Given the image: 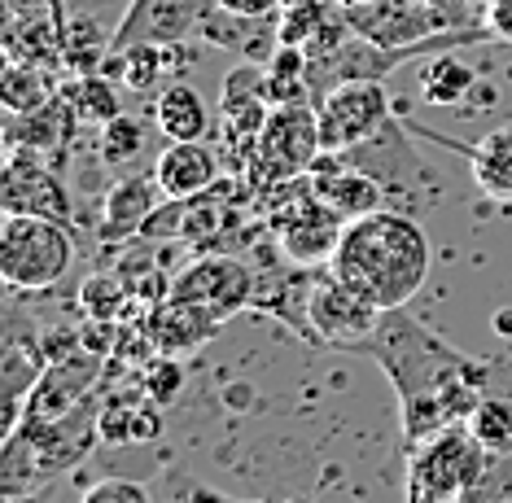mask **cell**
<instances>
[{"mask_svg":"<svg viewBox=\"0 0 512 503\" xmlns=\"http://www.w3.org/2000/svg\"><path fill=\"white\" fill-rule=\"evenodd\" d=\"M9 18H66V0H5Z\"/></svg>","mask_w":512,"mask_h":503,"instance_id":"1f68e13d","label":"cell"},{"mask_svg":"<svg viewBox=\"0 0 512 503\" xmlns=\"http://www.w3.org/2000/svg\"><path fill=\"white\" fill-rule=\"evenodd\" d=\"M158 180L154 175H123L119 184L106 193V206H101V241L106 245H127L141 241L145 224L158 210Z\"/></svg>","mask_w":512,"mask_h":503,"instance_id":"ac0fdd59","label":"cell"},{"mask_svg":"<svg viewBox=\"0 0 512 503\" xmlns=\"http://www.w3.org/2000/svg\"><path fill=\"white\" fill-rule=\"evenodd\" d=\"M473 84H477L473 66H464L456 53L429 57L425 70H421V97H425V105H456V101L469 97Z\"/></svg>","mask_w":512,"mask_h":503,"instance_id":"603a6c76","label":"cell"},{"mask_svg":"<svg viewBox=\"0 0 512 503\" xmlns=\"http://www.w3.org/2000/svg\"><path fill=\"white\" fill-rule=\"evenodd\" d=\"M307 175H311V189H316V197L329 210H337L346 224L359 219V215H372V210L390 206L377 175L364 171V167H355L346 154H329V149H320V158L311 162Z\"/></svg>","mask_w":512,"mask_h":503,"instance_id":"9a60e30c","label":"cell"},{"mask_svg":"<svg viewBox=\"0 0 512 503\" xmlns=\"http://www.w3.org/2000/svg\"><path fill=\"white\" fill-rule=\"evenodd\" d=\"M123 298H127V289H123L119 276H97V280H88V289H84V307L97 315V320H106V315H119V302Z\"/></svg>","mask_w":512,"mask_h":503,"instance_id":"f546056e","label":"cell"},{"mask_svg":"<svg viewBox=\"0 0 512 503\" xmlns=\"http://www.w3.org/2000/svg\"><path fill=\"white\" fill-rule=\"evenodd\" d=\"M215 5L228 9V14H237V18H276L285 0H215Z\"/></svg>","mask_w":512,"mask_h":503,"instance_id":"836d02e7","label":"cell"},{"mask_svg":"<svg viewBox=\"0 0 512 503\" xmlns=\"http://www.w3.org/2000/svg\"><path fill=\"white\" fill-rule=\"evenodd\" d=\"M145 154V127L132 119V114H114V119L101 127V158L114 171H127L136 158Z\"/></svg>","mask_w":512,"mask_h":503,"instance_id":"4316f807","label":"cell"},{"mask_svg":"<svg viewBox=\"0 0 512 503\" xmlns=\"http://www.w3.org/2000/svg\"><path fill=\"white\" fill-rule=\"evenodd\" d=\"M75 123L79 119H75L71 101L57 92L49 105H40V110H31V114H14V119H9L5 145L9 149H27V154H40V158L57 162L66 154V145H71Z\"/></svg>","mask_w":512,"mask_h":503,"instance_id":"d6986e66","label":"cell"},{"mask_svg":"<svg viewBox=\"0 0 512 503\" xmlns=\"http://www.w3.org/2000/svg\"><path fill=\"white\" fill-rule=\"evenodd\" d=\"M97 355L92 350H66L44 364L36 390L27 399V412L22 416H36V420H57L66 412H75L79 403L92 399V385H97Z\"/></svg>","mask_w":512,"mask_h":503,"instance_id":"2e32d148","label":"cell"},{"mask_svg":"<svg viewBox=\"0 0 512 503\" xmlns=\"http://www.w3.org/2000/svg\"><path fill=\"white\" fill-rule=\"evenodd\" d=\"M154 123L167 140H206V132H211V105L189 84H162L154 101Z\"/></svg>","mask_w":512,"mask_h":503,"instance_id":"7402d4cb","label":"cell"},{"mask_svg":"<svg viewBox=\"0 0 512 503\" xmlns=\"http://www.w3.org/2000/svg\"><path fill=\"white\" fill-rule=\"evenodd\" d=\"M0 206H5V215H40V219H57V224L75 228L71 189L62 184V175H57L49 158L27 154V149H9Z\"/></svg>","mask_w":512,"mask_h":503,"instance_id":"30bf717a","label":"cell"},{"mask_svg":"<svg viewBox=\"0 0 512 503\" xmlns=\"http://www.w3.org/2000/svg\"><path fill=\"white\" fill-rule=\"evenodd\" d=\"M469 429L491 455H512V399H495V394H486V399L473 407Z\"/></svg>","mask_w":512,"mask_h":503,"instance_id":"484cf974","label":"cell"},{"mask_svg":"<svg viewBox=\"0 0 512 503\" xmlns=\"http://www.w3.org/2000/svg\"><path fill=\"white\" fill-rule=\"evenodd\" d=\"M158 434V412L154 407H136V403H110L101 412V438L106 442H136V438H154Z\"/></svg>","mask_w":512,"mask_h":503,"instance_id":"83f0119b","label":"cell"},{"mask_svg":"<svg viewBox=\"0 0 512 503\" xmlns=\"http://www.w3.org/2000/svg\"><path fill=\"white\" fill-rule=\"evenodd\" d=\"M171 503H237V499L219 495V490L202 486V482H193V477H184L180 486H171Z\"/></svg>","mask_w":512,"mask_h":503,"instance_id":"d6a6232c","label":"cell"},{"mask_svg":"<svg viewBox=\"0 0 512 503\" xmlns=\"http://www.w3.org/2000/svg\"><path fill=\"white\" fill-rule=\"evenodd\" d=\"M75 263V237L66 224L40 215H5L0 228V276L18 294L53 289Z\"/></svg>","mask_w":512,"mask_h":503,"instance_id":"5b68a950","label":"cell"},{"mask_svg":"<svg viewBox=\"0 0 512 503\" xmlns=\"http://www.w3.org/2000/svg\"><path fill=\"white\" fill-rule=\"evenodd\" d=\"M0 97H5L9 114H31L40 105H49L57 97L53 79L44 66H27V62H9L5 84H0Z\"/></svg>","mask_w":512,"mask_h":503,"instance_id":"d4e9b609","label":"cell"},{"mask_svg":"<svg viewBox=\"0 0 512 503\" xmlns=\"http://www.w3.org/2000/svg\"><path fill=\"white\" fill-rule=\"evenodd\" d=\"M429 237L421 219H412L407 210L381 206L372 215H359L342 228L337 254L329 272L337 280L377 302L381 311L407 307L429 280Z\"/></svg>","mask_w":512,"mask_h":503,"instance_id":"7a4b0ae2","label":"cell"},{"mask_svg":"<svg viewBox=\"0 0 512 503\" xmlns=\"http://www.w3.org/2000/svg\"><path fill=\"white\" fill-rule=\"evenodd\" d=\"M154 180L162 197H197L224 180V162L206 140H167L154 162Z\"/></svg>","mask_w":512,"mask_h":503,"instance_id":"e0dca14e","label":"cell"},{"mask_svg":"<svg viewBox=\"0 0 512 503\" xmlns=\"http://www.w3.org/2000/svg\"><path fill=\"white\" fill-rule=\"evenodd\" d=\"M320 119H316V105L302 101V105H276L267 114V127L254 145V154L246 167L254 171V180L263 184H281L294 180V175H307L311 162L320 158Z\"/></svg>","mask_w":512,"mask_h":503,"instance_id":"8992f818","label":"cell"},{"mask_svg":"<svg viewBox=\"0 0 512 503\" xmlns=\"http://www.w3.org/2000/svg\"><path fill=\"white\" fill-rule=\"evenodd\" d=\"M180 390V368H176V355H158L154 364L145 368V394L154 403H167L171 394Z\"/></svg>","mask_w":512,"mask_h":503,"instance_id":"4dcf8cb0","label":"cell"},{"mask_svg":"<svg viewBox=\"0 0 512 503\" xmlns=\"http://www.w3.org/2000/svg\"><path fill=\"white\" fill-rule=\"evenodd\" d=\"M342 9H359V5H372V0H337Z\"/></svg>","mask_w":512,"mask_h":503,"instance_id":"74e56055","label":"cell"},{"mask_svg":"<svg viewBox=\"0 0 512 503\" xmlns=\"http://www.w3.org/2000/svg\"><path fill=\"white\" fill-rule=\"evenodd\" d=\"M316 119H320V145L329 154H351L355 145L372 140L394 119L390 92L381 79H346L316 97Z\"/></svg>","mask_w":512,"mask_h":503,"instance_id":"52a82bcc","label":"cell"},{"mask_svg":"<svg viewBox=\"0 0 512 503\" xmlns=\"http://www.w3.org/2000/svg\"><path fill=\"white\" fill-rule=\"evenodd\" d=\"M219 324L224 320H215L211 311L193 307V302L162 298L154 315H149V342H154L158 355H189V350H202L211 342Z\"/></svg>","mask_w":512,"mask_h":503,"instance_id":"ffe728a7","label":"cell"},{"mask_svg":"<svg viewBox=\"0 0 512 503\" xmlns=\"http://www.w3.org/2000/svg\"><path fill=\"white\" fill-rule=\"evenodd\" d=\"M176 302H193V307L211 311L215 320H232L237 311H246L259 298V276L250 272L232 254H202L189 267H180L171 276V294Z\"/></svg>","mask_w":512,"mask_h":503,"instance_id":"9c48e42d","label":"cell"},{"mask_svg":"<svg viewBox=\"0 0 512 503\" xmlns=\"http://www.w3.org/2000/svg\"><path fill=\"white\" fill-rule=\"evenodd\" d=\"M62 97L71 101V110H75V119H79V123H97V127H106L114 114H123L119 92L110 88V79L101 75V70H92V75H79L75 84L62 92Z\"/></svg>","mask_w":512,"mask_h":503,"instance_id":"cb8c5ba5","label":"cell"},{"mask_svg":"<svg viewBox=\"0 0 512 503\" xmlns=\"http://www.w3.org/2000/svg\"><path fill=\"white\" fill-rule=\"evenodd\" d=\"M272 110L276 101H272V84H267V66L263 62L232 66L224 75V92H219V132L228 136L232 154L250 162Z\"/></svg>","mask_w":512,"mask_h":503,"instance_id":"7c38bea8","label":"cell"},{"mask_svg":"<svg viewBox=\"0 0 512 503\" xmlns=\"http://www.w3.org/2000/svg\"><path fill=\"white\" fill-rule=\"evenodd\" d=\"M9 62L27 66H66V18H9L5 31Z\"/></svg>","mask_w":512,"mask_h":503,"instance_id":"44dd1931","label":"cell"},{"mask_svg":"<svg viewBox=\"0 0 512 503\" xmlns=\"http://www.w3.org/2000/svg\"><path fill=\"white\" fill-rule=\"evenodd\" d=\"M495 329L504 333V337H512V307H504V311L495 315Z\"/></svg>","mask_w":512,"mask_h":503,"instance_id":"8d00e7d4","label":"cell"},{"mask_svg":"<svg viewBox=\"0 0 512 503\" xmlns=\"http://www.w3.org/2000/svg\"><path fill=\"white\" fill-rule=\"evenodd\" d=\"M482 14H486V27L495 31V40L512 44V0H486Z\"/></svg>","mask_w":512,"mask_h":503,"instance_id":"e575fe53","label":"cell"},{"mask_svg":"<svg viewBox=\"0 0 512 503\" xmlns=\"http://www.w3.org/2000/svg\"><path fill=\"white\" fill-rule=\"evenodd\" d=\"M342 228H346V219L320 202L316 189H311V175H307V189H302L294 202L285 206V215L276 219V245H281L289 254V263H298V267L333 263Z\"/></svg>","mask_w":512,"mask_h":503,"instance_id":"4fadbf2b","label":"cell"},{"mask_svg":"<svg viewBox=\"0 0 512 503\" xmlns=\"http://www.w3.org/2000/svg\"><path fill=\"white\" fill-rule=\"evenodd\" d=\"M346 22L355 35L381 44V49H412V44H425L442 31H460L429 0H372V5L346 9Z\"/></svg>","mask_w":512,"mask_h":503,"instance_id":"8fae6325","label":"cell"},{"mask_svg":"<svg viewBox=\"0 0 512 503\" xmlns=\"http://www.w3.org/2000/svg\"><path fill=\"white\" fill-rule=\"evenodd\" d=\"M399 119H403V127H407L412 136L434 140L438 149H447V154H460L464 162H469L473 184L482 189L486 202L512 206V127H499V132L482 136V140H473V145H464V140H456V136L429 132V127H421L416 119H407L403 110H399Z\"/></svg>","mask_w":512,"mask_h":503,"instance_id":"5bb4252c","label":"cell"},{"mask_svg":"<svg viewBox=\"0 0 512 503\" xmlns=\"http://www.w3.org/2000/svg\"><path fill=\"white\" fill-rule=\"evenodd\" d=\"M97 407L79 403L75 412L57 420H36L22 416L5 438V464H0V495H36V490L53 486L66 469H75L88 455L92 438H101V416H92Z\"/></svg>","mask_w":512,"mask_h":503,"instance_id":"3957f363","label":"cell"},{"mask_svg":"<svg viewBox=\"0 0 512 503\" xmlns=\"http://www.w3.org/2000/svg\"><path fill=\"white\" fill-rule=\"evenodd\" d=\"M355 355H368L390 377L394 394H399L407 451L442 429L464 425L473 407L486 399V385L495 372L486 359H473L451 342H442L429 324L412 320L403 307L381 311L377 329L368 333V342Z\"/></svg>","mask_w":512,"mask_h":503,"instance_id":"6da1fadb","label":"cell"},{"mask_svg":"<svg viewBox=\"0 0 512 503\" xmlns=\"http://www.w3.org/2000/svg\"><path fill=\"white\" fill-rule=\"evenodd\" d=\"M281 503H307V499H281Z\"/></svg>","mask_w":512,"mask_h":503,"instance_id":"f35d334b","label":"cell"},{"mask_svg":"<svg viewBox=\"0 0 512 503\" xmlns=\"http://www.w3.org/2000/svg\"><path fill=\"white\" fill-rule=\"evenodd\" d=\"M302 315H307L311 342L324 350H359L368 342V333L377 329L381 307L368 302L364 294H355L346 280H337L333 272H324L311 280L307 302H302Z\"/></svg>","mask_w":512,"mask_h":503,"instance_id":"ba28073f","label":"cell"},{"mask_svg":"<svg viewBox=\"0 0 512 503\" xmlns=\"http://www.w3.org/2000/svg\"><path fill=\"white\" fill-rule=\"evenodd\" d=\"M5 503H53V486L36 490V495H18V499H5Z\"/></svg>","mask_w":512,"mask_h":503,"instance_id":"d590c367","label":"cell"},{"mask_svg":"<svg viewBox=\"0 0 512 503\" xmlns=\"http://www.w3.org/2000/svg\"><path fill=\"white\" fill-rule=\"evenodd\" d=\"M491 451L473 438L469 420L416 442L407 451V503H464L482 482Z\"/></svg>","mask_w":512,"mask_h":503,"instance_id":"277c9868","label":"cell"},{"mask_svg":"<svg viewBox=\"0 0 512 503\" xmlns=\"http://www.w3.org/2000/svg\"><path fill=\"white\" fill-rule=\"evenodd\" d=\"M79 503H154V499H149V486L132 482V477H101L79 495Z\"/></svg>","mask_w":512,"mask_h":503,"instance_id":"f1b7e54d","label":"cell"}]
</instances>
